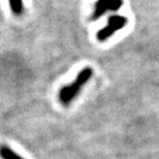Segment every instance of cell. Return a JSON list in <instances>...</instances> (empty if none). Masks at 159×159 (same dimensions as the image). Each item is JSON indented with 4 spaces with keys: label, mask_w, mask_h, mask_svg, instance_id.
<instances>
[{
    "label": "cell",
    "mask_w": 159,
    "mask_h": 159,
    "mask_svg": "<svg viewBox=\"0 0 159 159\" xmlns=\"http://www.w3.org/2000/svg\"><path fill=\"white\" fill-rule=\"evenodd\" d=\"M128 22V19L123 16H112L107 19V24L97 33V39L99 41L109 39L114 33L121 30Z\"/></svg>",
    "instance_id": "obj_2"
},
{
    "label": "cell",
    "mask_w": 159,
    "mask_h": 159,
    "mask_svg": "<svg viewBox=\"0 0 159 159\" xmlns=\"http://www.w3.org/2000/svg\"><path fill=\"white\" fill-rule=\"evenodd\" d=\"M0 158L1 159H25L17 154L7 146H0Z\"/></svg>",
    "instance_id": "obj_4"
},
{
    "label": "cell",
    "mask_w": 159,
    "mask_h": 159,
    "mask_svg": "<svg viewBox=\"0 0 159 159\" xmlns=\"http://www.w3.org/2000/svg\"><path fill=\"white\" fill-rule=\"evenodd\" d=\"M92 69L90 67H85L83 68L81 71L79 72L77 78L75 79V81L70 83L69 85H66L64 87H62L59 90L58 93V99L63 106H68L71 103V101L78 96L80 91L82 90L83 87L87 84L89 80L92 77Z\"/></svg>",
    "instance_id": "obj_1"
},
{
    "label": "cell",
    "mask_w": 159,
    "mask_h": 159,
    "mask_svg": "<svg viewBox=\"0 0 159 159\" xmlns=\"http://www.w3.org/2000/svg\"><path fill=\"white\" fill-rule=\"evenodd\" d=\"M9 3V7H11L12 14L15 16H20L23 15L24 12V4H23V0H8Z\"/></svg>",
    "instance_id": "obj_5"
},
{
    "label": "cell",
    "mask_w": 159,
    "mask_h": 159,
    "mask_svg": "<svg viewBox=\"0 0 159 159\" xmlns=\"http://www.w3.org/2000/svg\"><path fill=\"white\" fill-rule=\"evenodd\" d=\"M123 4L122 0H97L95 2V7L92 19L97 20L106 14L107 11H119Z\"/></svg>",
    "instance_id": "obj_3"
}]
</instances>
